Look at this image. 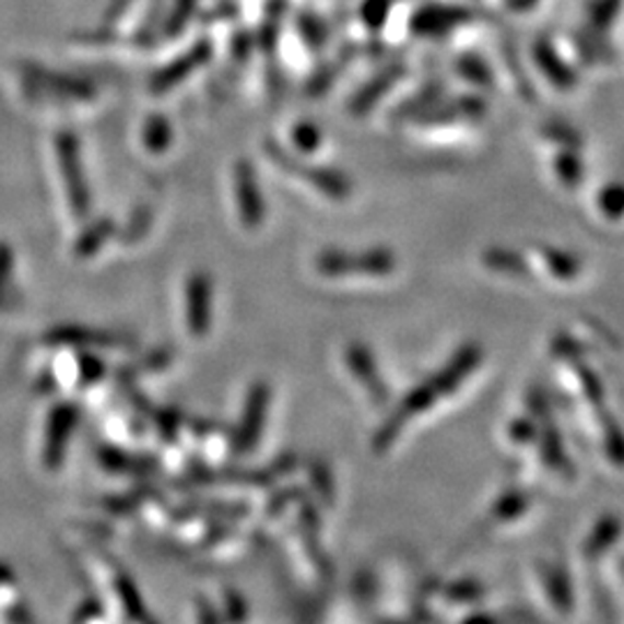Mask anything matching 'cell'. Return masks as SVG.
<instances>
[{
    "label": "cell",
    "instance_id": "6da1fadb",
    "mask_svg": "<svg viewBox=\"0 0 624 624\" xmlns=\"http://www.w3.org/2000/svg\"><path fill=\"white\" fill-rule=\"evenodd\" d=\"M16 93L31 107L51 111H76L95 105L99 89L84 76L49 70L39 63H16L12 70Z\"/></svg>",
    "mask_w": 624,
    "mask_h": 624
},
{
    "label": "cell",
    "instance_id": "7a4b0ae2",
    "mask_svg": "<svg viewBox=\"0 0 624 624\" xmlns=\"http://www.w3.org/2000/svg\"><path fill=\"white\" fill-rule=\"evenodd\" d=\"M51 149H54L58 180H60V188H63L68 213L72 220H76V223H84V220L91 215L93 197H91V184H89L82 142H79L76 132L72 130H58L54 134Z\"/></svg>",
    "mask_w": 624,
    "mask_h": 624
},
{
    "label": "cell",
    "instance_id": "3957f363",
    "mask_svg": "<svg viewBox=\"0 0 624 624\" xmlns=\"http://www.w3.org/2000/svg\"><path fill=\"white\" fill-rule=\"evenodd\" d=\"M398 257L389 248L340 250L329 248L315 257V271L325 278H387L396 273Z\"/></svg>",
    "mask_w": 624,
    "mask_h": 624
},
{
    "label": "cell",
    "instance_id": "277c9868",
    "mask_svg": "<svg viewBox=\"0 0 624 624\" xmlns=\"http://www.w3.org/2000/svg\"><path fill=\"white\" fill-rule=\"evenodd\" d=\"M267 153H269L271 163L280 172L290 174L292 178L301 180V184L308 186L315 192H319L325 199L335 201V204H342V201H348L352 197V192H354L352 180L348 178V174H342L340 169L321 167V165H308V163H304V157L298 160L287 149L278 146L273 142L267 144Z\"/></svg>",
    "mask_w": 624,
    "mask_h": 624
},
{
    "label": "cell",
    "instance_id": "5b68a950",
    "mask_svg": "<svg viewBox=\"0 0 624 624\" xmlns=\"http://www.w3.org/2000/svg\"><path fill=\"white\" fill-rule=\"evenodd\" d=\"M232 197L238 225L246 232H257L267 223L269 207L259 186V176L250 160H236L232 167Z\"/></svg>",
    "mask_w": 624,
    "mask_h": 624
},
{
    "label": "cell",
    "instance_id": "8992f818",
    "mask_svg": "<svg viewBox=\"0 0 624 624\" xmlns=\"http://www.w3.org/2000/svg\"><path fill=\"white\" fill-rule=\"evenodd\" d=\"M213 56V47L207 39H199L197 45H192L188 51L178 54L172 63L165 68H160L149 82L151 95H167L176 91L178 86H184L190 76H195L201 68H204Z\"/></svg>",
    "mask_w": 624,
    "mask_h": 624
},
{
    "label": "cell",
    "instance_id": "52a82bcc",
    "mask_svg": "<svg viewBox=\"0 0 624 624\" xmlns=\"http://www.w3.org/2000/svg\"><path fill=\"white\" fill-rule=\"evenodd\" d=\"M213 317V280L209 273L197 271L186 280V319L195 335H204L211 329Z\"/></svg>",
    "mask_w": 624,
    "mask_h": 624
},
{
    "label": "cell",
    "instance_id": "ba28073f",
    "mask_svg": "<svg viewBox=\"0 0 624 624\" xmlns=\"http://www.w3.org/2000/svg\"><path fill=\"white\" fill-rule=\"evenodd\" d=\"M468 14L460 12L458 8L447 5H424L414 12L410 19V33L419 37H441L449 31H454L456 24H460Z\"/></svg>",
    "mask_w": 624,
    "mask_h": 624
},
{
    "label": "cell",
    "instance_id": "9c48e42d",
    "mask_svg": "<svg viewBox=\"0 0 624 624\" xmlns=\"http://www.w3.org/2000/svg\"><path fill=\"white\" fill-rule=\"evenodd\" d=\"M116 232H118V227L111 217L91 220V223L84 225V229L76 234L74 244H72V255L76 259L95 257L116 236Z\"/></svg>",
    "mask_w": 624,
    "mask_h": 624
},
{
    "label": "cell",
    "instance_id": "30bf717a",
    "mask_svg": "<svg viewBox=\"0 0 624 624\" xmlns=\"http://www.w3.org/2000/svg\"><path fill=\"white\" fill-rule=\"evenodd\" d=\"M402 72H405V70H402L400 66H393V68L381 72V74H377L368 86H364L354 95L352 105H350L352 114L354 116H366L368 111H373V107L379 103V99L385 97L398 84V79L402 76Z\"/></svg>",
    "mask_w": 624,
    "mask_h": 624
},
{
    "label": "cell",
    "instance_id": "8fae6325",
    "mask_svg": "<svg viewBox=\"0 0 624 624\" xmlns=\"http://www.w3.org/2000/svg\"><path fill=\"white\" fill-rule=\"evenodd\" d=\"M139 134L144 151L151 155H165L174 146V126L165 114H149Z\"/></svg>",
    "mask_w": 624,
    "mask_h": 624
},
{
    "label": "cell",
    "instance_id": "7c38bea8",
    "mask_svg": "<svg viewBox=\"0 0 624 624\" xmlns=\"http://www.w3.org/2000/svg\"><path fill=\"white\" fill-rule=\"evenodd\" d=\"M290 144L296 155L313 157L325 146V132L313 120H296L290 130Z\"/></svg>",
    "mask_w": 624,
    "mask_h": 624
},
{
    "label": "cell",
    "instance_id": "4fadbf2b",
    "mask_svg": "<svg viewBox=\"0 0 624 624\" xmlns=\"http://www.w3.org/2000/svg\"><path fill=\"white\" fill-rule=\"evenodd\" d=\"M14 269H16V255L10 240L0 238V313L10 310L14 301Z\"/></svg>",
    "mask_w": 624,
    "mask_h": 624
},
{
    "label": "cell",
    "instance_id": "5bb4252c",
    "mask_svg": "<svg viewBox=\"0 0 624 624\" xmlns=\"http://www.w3.org/2000/svg\"><path fill=\"white\" fill-rule=\"evenodd\" d=\"M396 0H364V5L358 10L361 16V24L366 26V31L370 33H379L385 31L391 10H393Z\"/></svg>",
    "mask_w": 624,
    "mask_h": 624
},
{
    "label": "cell",
    "instance_id": "9a60e30c",
    "mask_svg": "<svg viewBox=\"0 0 624 624\" xmlns=\"http://www.w3.org/2000/svg\"><path fill=\"white\" fill-rule=\"evenodd\" d=\"M298 33H301V39L310 47V49H321L327 43V31L325 26H321L317 19L313 16H301L298 19Z\"/></svg>",
    "mask_w": 624,
    "mask_h": 624
},
{
    "label": "cell",
    "instance_id": "2e32d148",
    "mask_svg": "<svg viewBox=\"0 0 624 624\" xmlns=\"http://www.w3.org/2000/svg\"><path fill=\"white\" fill-rule=\"evenodd\" d=\"M151 220H153V211L151 209H139L134 213V217L130 220V225L123 229V234L128 236V240H137L139 236H142L149 225H151Z\"/></svg>",
    "mask_w": 624,
    "mask_h": 624
}]
</instances>
